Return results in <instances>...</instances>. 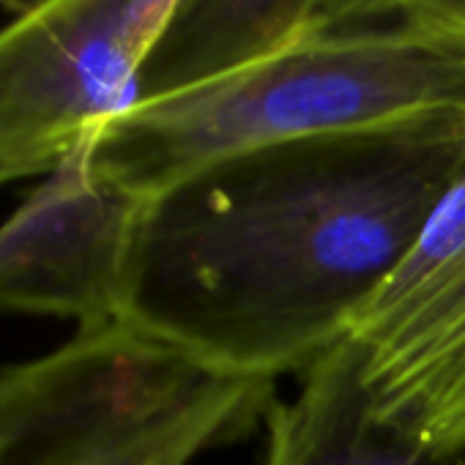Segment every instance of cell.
<instances>
[{"instance_id":"7a4b0ae2","label":"cell","mask_w":465,"mask_h":465,"mask_svg":"<svg viewBox=\"0 0 465 465\" xmlns=\"http://www.w3.org/2000/svg\"><path fill=\"white\" fill-rule=\"evenodd\" d=\"M465 118V25L383 15L315 28L211 80L137 99L88 145L118 189L151 200L263 148Z\"/></svg>"},{"instance_id":"9c48e42d","label":"cell","mask_w":465,"mask_h":465,"mask_svg":"<svg viewBox=\"0 0 465 465\" xmlns=\"http://www.w3.org/2000/svg\"><path fill=\"white\" fill-rule=\"evenodd\" d=\"M383 15H421L465 25V0H353L348 20Z\"/></svg>"},{"instance_id":"8992f818","label":"cell","mask_w":465,"mask_h":465,"mask_svg":"<svg viewBox=\"0 0 465 465\" xmlns=\"http://www.w3.org/2000/svg\"><path fill=\"white\" fill-rule=\"evenodd\" d=\"M140 211L143 200L110 183L83 145L0 224V310L80 329L115 323Z\"/></svg>"},{"instance_id":"277c9868","label":"cell","mask_w":465,"mask_h":465,"mask_svg":"<svg viewBox=\"0 0 465 465\" xmlns=\"http://www.w3.org/2000/svg\"><path fill=\"white\" fill-rule=\"evenodd\" d=\"M181 0H34L0 25V183L47 175L140 96Z\"/></svg>"},{"instance_id":"6da1fadb","label":"cell","mask_w":465,"mask_h":465,"mask_svg":"<svg viewBox=\"0 0 465 465\" xmlns=\"http://www.w3.org/2000/svg\"><path fill=\"white\" fill-rule=\"evenodd\" d=\"M465 156V118L263 148L143 200L118 323L272 383L340 345Z\"/></svg>"},{"instance_id":"5b68a950","label":"cell","mask_w":465,"mask_h":465,"mask_svg":"<svg viewBox=\"0 0 465 465\" xmlns=\"http://www.w3.org/2000/svg\"><path fill=\"white\" fill-rule=\"evenodd\" d=\"M345 340L383 424L438 451L465 446V156Z\"/></svg>"},{"instance_id":"ba28073f","label":"cell","mask_w":465,"mask_h":465,"mask_svg":"<svg viewBox=\"0 0 465 465\" xmlns=\"http://www.w3.org/2000/svg\"><path fill=\"white\" fill-rule=\"evenodd\" d=\"M351 0H181V6L145 64L140 96L178 91L323 25L342 23Z\"/></svg>"},{"instance_id":"3957f363","label":"cell","mask_w":465,"mask_h":465,"mask_svg":"<svg viewBox=\"0 0 465 465\" xmlns=\"http://www.w3.org/2000/svg\"><path fill=\"white\" fill-rule=\"evenodd\" d=\"M126 323L0 372V465H192L266 405Z\"/></svg>"},{"instance_id":"52a82bcc","label":"cell","mask_w":465,"mask_h":465,"mask_svg":"<svg viewBox=\"0 0 465 465\" xmlns=\"http://www.w3.org/2000/svg\"><path fill=\"white\" fill-rule=\"evenodd\" d=\"M261 465H465V446L438 451L383 424L342 340L302 372L288 402H272Z\"/></svg>"}]
</instances>
